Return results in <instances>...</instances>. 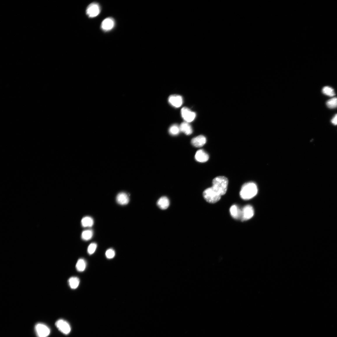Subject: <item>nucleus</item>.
I'll return each mask as SVG.
<instances>
[{
    "mask_svg": "<svg viewBox=\"0 0 337 337\" xmlns=\"http://www.w3.org/2000/svg\"><path fill=\"white\" fill-rule=\"evenodd\" d=\"M105 255L107 259H111L114 258L115 256V252L113 249H110L106 250Z\"/></svg>",
    "mask_w": 337,
    "mask_h": 337,
    "instance_id": "393cba45",
    "label": "nucleus"
},
{
    "mask_svg": "<svg viewBox=\"0 0 337 337\" xmlns=\"http://www.w3.org/2000/svg\"><path fill=\"white\" fill-rule=\"evenodd\" d=\"M181 114L182 118L185 121V122L188 123L193 122L196 116V114L195 112L186 107H184L181 109Z\"/></svg>",
    "mask_w": 337,
    "mask_h": 337,
    "instance_id": "39448f33",
    "label": "nucleus"
},
{
    "mask_svg": "<svg viewBox=\"0 0 337 337\" xmlns=\"http://www.w3.org/2000/svg\"><path fill=\"white\" fill-rule=\"evenodd\" d=\"M322 92L325 95L329 97H333L335 95L334 89L329 86L323 88L322 89Z\"/></svg>",
    "mask_w": 337,
    "mask_h": 337,
    "instance_id": "4be33fe9",
    "label": "nucleus"
},
{
    "mask_svg": "<svg viewBox=\"0 0 337 337\" xmlns=\"http://www.w3.org/2000/svg\"><path fill=\"white\" fill-rule=\"evenodd\" d=\"M230 212L231 216L236 219H241L242 217V209L236 205H233L231 206L230 209Z\"/></svg>",
    "mask_w": 337,
    "mask_h": 337,
    "instance_id": "ddd939ff",
    "label": "nucleus"
},
{
    "mask_svg": "<svg viewBox=\"0 0 337 337\" xmlns=\"http://www.w3.org/2000/svg\"><path fill=\"white\" fill-rule=\"evenodd\" d=\"M86 266V261L83 259H80L78 260L76 264V268L78 271L83 272L85 270Z\"/></svg>",
    "mask_w": 337,
    "mask_h": 337,
    "instance_id": "a211bd4d",
    "label": "nucleus"
},
{
    "mask_svg": "<svg viewBox=\"0 0 337 337\" xmlns=\"http://www.w3.org/2000/svg\"><path fill=\"white\" fill-rule=\"evenodd\" d=\"M242 221L249 220L252 218L254 214V210L253 207L250 205H247L242 209Z\"/></svg>",
    "mask_w": 337,
    "mask_h": 337,
    "instance_id": "6e6552de",
    "label": "nucleus"
},
{
    "mask_svg": "<svg viewBox=\"0 0 337 337\" xmlns=\"http://www.w3.org/2000/svg\"><path fill=\"white\" fill-rule=\"evenodd\" d=\"M168 100L171 105L176 108L181 107L183 103L182 97L180 95H177L170 96L168 98Z\"/></svg>",
    "mask_w": 337,
    "mask_h": 337,
    "instance_id": "1a4fd4ad",
    "label": "nucleus"
},
{
    "mask_svg": "<svg viewBox=\"0 0 337 337\" xmlns=\"http://www.w3.org/2000/svg\"><path fill=\"white\" fill-rule=\"evenodd\" d=\"M195 158L199 162L205 163L208 160L209 156L203 150H199L196 152Z\"/></svg>",
    "mask_w": 337,
    "mask_h": 337,
    "instance_id": "9b49d317",
    "label": "nucleus"
},
{
    "mask_svg": "<svg viewBox=\"0 0 337 337\" xmlns=\"http://www.w3.org/2000/svg\"><path fill=\"white\" fill-rule=\"evenodd\" d=\"M94 223L93 219L89 216L83 217L81 220L82 226L84 227H91Z\"/></svg>",
    "mask_w": 337,
    "mask_h": 337,
    "instance_id": "6ab92c4d",
    "label": "nucleus"
},
{
    "mask_svg": "<svg viewBox=\"0 0 337 337\" xmlns=\"http://www.w3.org/2000/svg\"><path fill=\"white\" fill-rule=\"evenodd\" d=\"M55 325L58 329L64 334H68L71 331V328L69 324L64 320H57L55 323Z\"/></svg>",
    "mask_w": 337,
    "mask_h": 337,
    "instance_id": "0eeeda50",
    "label": "nucleus"
},
{
    "mask_svg": "<svg viewBox=\"0 0 337 337\" xmlns=\"http://www.w3.org/2000/svg\"><path fill=\"white\" fill-rule=\"evenodd\" d=\"M206 142V137L203 135H200L192 139L191 143L192 145L196 147L203 146Z\"/></svg>",
    "mask_w": 337,
    "mask_h": 337,
    "instance_id": "f8f14e48",
    "label": "nucleus"
},
{
    "mask_svg": "<svg viewBox=\"0 0 337 337\" xmlns=\"http://www.w3.org/2000/svg\"><path fill=\"white\" fill-rule=\"evenodd\" d=\"M114 20L111 18H106L103 20L101 25L102 29L106 32L111 30L115 26Z\"/></svg>",
    "mask_w": 337,
    "mask_h": 337,
    "instance_id": "9d476101",
    "label": "nucleus"
},
{
    "mask_svg": "<svg viewBox=\"0 0 337 337\" xmlns=\"http://www.w3.org/2000/svg\"><path fill=\"white\" fill-rule=\"evenodd\" d=\"M93 235V232L92 230H86L83 232L81 237L83 240L88 241L92 239Z\"/></svg>",
    "mask_w": 337,
    "mask_h": 337,
    "instance_id": "412c9836",
    "label": "nucleus"
},
{
    "mask_svg": "<svg viewBox=\"0 0 337 337\" xmlns=\"http://www.w3.org/2000/svg\"><path fill=\"white\" fill-rule=\"evenodd\" d=\"M258 192L256 185L253 182H249L245 183L242 186L240 195L242 199L249 200L256 195Z\"/></svg>",
    "mask_w": 337,
    "mask_h": 337,
    "instance_id": "f257e3e1",
    "label": "nucleus"
},
{
    "mask_svg": "<svg viewBox=\"0 0 337 337\" xmlns=\"http://www.w3.org/2000/svg\"><path fill=\"white\" fill-rule=\"evenodd\" d=\"M97 245L95 242L90 244L88 248V252L89 255H92L95 252L97 248Z\"/></svg>",
    "mask_w": 337,
    "mask_h": 337,
    "instance_id": "b1692460",
    "label": "nucleus"
},
{
    "mask_svg": "<svg viewBox=\"0 0 337 337\" xmlns=\"http://www.w3.org/2000/svg\"><path fill=\"white\" fill-rule=\"evenodd\" d=\"M331 123L334 125H337V114H336L331 120Z\"/></svg>",
    "mask_w": 337,
    "mask_h": 337,
    "instance_id": "a878e982",
    "label": "nucleus"
},
{
    "mask_svg": "<svg viewBox=\"0 0 337 337\" xmlns=\"http://www.w3.org/2000/svg\"><path fill=\"white\" fill-rule=\"evenodd\" d=\"M101 11V8L97 3H92L88 7L86 13L87 15L90 18L96 17L99 14Z\"/></svg>",
    "mask_w": 337,
    "mask_h": 337,
    "instance_id": "20e7f679",
    "label": "nucleus"
},
{
    "mask_svg": "<svg viewBox=\"0 0 337 337\" xmlns=\"http://www.w3.org/2000/svg\"><path fill=\"white\" fill-rule=\"evenodd\" d=\"M35 329L38 337H47L50 333V329L42 323L37 324L35 326Z\"/></svg>",
    "mask_w": 337,
    "mask_h": 337,
    "instance_id": "423d86ee",
    "label": "nucleus"
},
{
    "mask_svg": "<svg viewBox=\"0 0 337 337\" xmlns=\"http://www.w3.org/2000/svg\"><path fill=\"white\" fill-rule=\"evenodd\" d=\"M203 196L207 202L212 204L216 203L221 199V196L212 187L205 190L203 193Z\"/></svg>",
    "mask_w": 337,
    "mask_h": 337,
    "instance_id": "7ed1b4c3",
    "label": "nucleus"
},
{
    "mask_svg": "<svg viewBox=\"0 0 337 337\" xmlns=\"http://www.w3.org/2000/svg\"><path fill=\"white\" fill-rule=\"evenodd\" d=\"M157 205L160 209H165L169 207L170 201L167 197H162L157 201Z\"/></svg>",
    "mask_w": 337,
    "mask_h": 337,
    "instance_id": "2eb2a0df",
    "label": "nucleus"
},
{
    "mask_svg": "<svg viewBox=\"0 0 337 337\" xmlns=\"http://www.w3.org/2000/svg\"><path fill=\"white\" fill-rule=\"evenodd\" d=\"M228 180L227 178L223 176L215 177L213 181L214 190L221 196L226 194L228 188Z\"/></svg>",
    "mask_w": 337,
    "mask_h": 337,
    "instance_id": "f03ea898",
    "label": "nucleus"
},
{
    "mask_svg": "<svg viewBox=\"0 0 337 337\" xmlns=\"http://www.w3.org/2000/svg\"><path fill=\"white\" fill-rule=\"evenodd\" d=\"M181 132L185 133L187 135H191L193 132V130L191 126L188 123L184 122L179 125Z\"/></svg>",
    "mask_w": 337,
    "mask_h": 337,
    "instance_id": "dca6fc26",
    "label": "nucleus"
},
{
    "mask_svg": "<svg viewBox=\"0 0 337 337\" xmlns=\"http://www.w3.org/2000/svg\"><path fill=\"white\" fill-rule=\"evenodd\" d=\"M117 203L121 205L128 204L129 201V196L126 193L121 192L116 197Z\"/></svg>",
    "mask_w": 337,
    "mask_h": 337,
    "instance_id": "4468645a",
    "label": "nucleus"
},
{
    "mask_svg": "<svg viewBox=\"0 0 337 337\" xmlns=\"http://www.w3.org/2000/svg\"><path fill=\"white\" fill-rule=\"evenodd\" d=\"M179 126L177 124H174L170 126L169 130V132L170 135L172 136H177L180 132Z\"/></svg>",
    "mask_w": 337,
    "mask_h": 337,
    "instance_id": "aec40b11",
    "label": "nucleus"
},
{
    "mask_svg": "<svg viewBox=\"0 0 337 337\" xmlns=\"http://www.w3.org/2000/svg\"><path fill=\"white\" fill-rule=\"evenodd\" d=\"M80 282L79 278L76 277H71L68 281L70 287L73 289H75L78 288Z\"/></svg>",
    "mask_w": 337,
    "mask_h": 337,
    "instance_id": "f3484780",
    "label": "nucleus"
},
{
    "mask_svg": "<svg viewBox=\"0 0 337 337\" xmlns=\"http://www.w3.org/2000/svg\"><path fill=\"white\" fill-rule=\"evenodd\" d=\"M326 105L329 109L336 108L337 107V97H334L327 101Z\"/></svg>",
    "mask_w": 337,
    "mask_h": 337,
    "instance_id": "5701e85b",
    "label": "nucleus"
}]
</instances>
